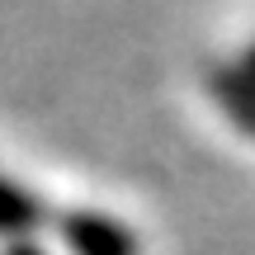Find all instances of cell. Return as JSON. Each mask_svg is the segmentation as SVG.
I'll list each match as a JSON object with an SVG mask.
<instances>
[{
  "label": "cell",
  "instance_id": "cell-1",
  "mask_svg": "<svg viewBox=\"0 0 255 255\" xmlns=\"http://www.w3.org/2000/svg\"><path fill=\"white\" fill-rule=\"evenodd\" d=\"M62 237L76 255H137L132 237L109 218H95V213H71L62 222Z\"/></svg>",
  "mask_w": 255,
  "mask_h": 255
},
{
  "label": "cell",
  "instance_id": "cell-2",
  "mask_svg": "<svg viewBox=\"0 0 255 255\" xmlns=\"http://www.w3.org/2000/svg\"><path fill=\"white\" fill-rule=\"evenodd\" d=\"M33 218H38V208L14 189V184L0 180V232H24Z\"/></svg>",
  "mask_w": 255,
  "mask_h": 255
},
{
  "label": "cell",
  "instance_id": "cell-3",
  "mask_svg": "<svg viewBox=\"0 0 255 255\" xmlns=\"http://www.w3.org/2000/svg\"><path fill=\"white\" fill-rule=\"evenodd\" d=\"M19 255H38V251H19Z\"/></svg>",
  "mask_w": 255,
  "mask_h": 255
},
{
  "label": "cell",
  "instance_id": "cell-4",
  "mask_svg": "<svg viewBox=\"0 0 255 255\" xmlns=\"http://www.w3.org/2000/svg\"><path fill=\"white\" fill-rule=\"evenodd\" d=\"M251 76H255V62H251Z\"/></svg>",
  "mask_w": 255,
  "mask_h": 255
}]
</instances>
